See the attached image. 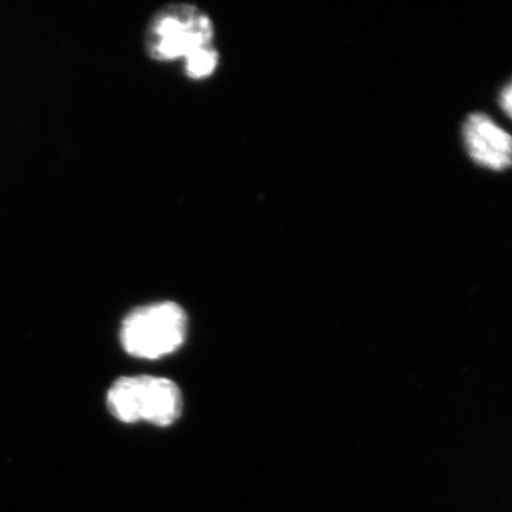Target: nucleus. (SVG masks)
Returning a JSON list of instances; mask_svg holds the SVG:
<instances>
[{"mask_svg":"<svg viewBox=\"0 0 512 512\" xmlns=\"http://www.w3.org/2000/svg\"><path fill=\"white\" fill-rule=\"evenodd\" d=\"M184 73L188 79L204 80L211 77L220 64V53L215 46L202 47L195 50L183 60Z\"/></svg>","mask_w":512,"mask_h":512,"instance_id":"nucleus-5","label":"nucleus"},{"mask_svg":"<svg viewBox=\"0 0 512 512\" xmlns=\"http://www.w3.org/2000/svg\"><path fill=\"white\" fill-rule=\"evenodd\" d=\"M187 330V313L178 303H150L124 318L120 342L128 355L156 360L180 349Z\"/></svg>","mask_w":512,"mask_h":512,"instance_id":"nucleus-2","label":"nucleus"},{"mask_svg":"<svg viewBox=\"0 0 512 512\" xmlns=\"http://www.w3.org/2000/svg\"><path fill=\"white\" fill-rule=\"evenodd\" d=\"M500 106L505 111V114L512 119V80L501 92Z\"/></svg>","mask_w":512,"mask_h":512,"instance_id":"nucleus-6","label":"nucleus"},{"mask_svg":"<svg viewBox=\"0 0 512 512\" xmlns=\"http://www.w3.org/2000/svg\"><path fill=\"white\" fill-rule=\"evenodd\" d=\"M107 406L124 423L147 421L167 427L180 419L183 396L177 384L164 377H121L107 394Z\"/></svg>","mask_w":512,"mask_h":512,"instance_id":"nucleus-1","label":"nucleus"},{"mask_svg":"<svg viewBox=\"0 0 512 512\" xmlns=\"http://www.w3.org/2000/svg\"><path fill=\"white\" fill-rule=\"evenodd\" d=\"M215 29L210 16L197 6L174 3L158 10L146 33L150 59L160 63L184 60L195 50L214 45Z\"/></svg>","mask_w":512,"mask_h":512,"instance_id":"nucleus-3","label":"nucleus"},{"mask_svg":"<svg viewBox=\"0 0 512 512\" xmlns=\"http://www.w3.org/2000/svg\"><path fill=\"white\" fill-rule=\"evenodd\" d=\"M464 146L474 163L493 171L512 167V136L487 114L473 113L463 126Z\"/></svg>","mask_w":512,"mask_h":512,"instance_id":"nucleus-4","label":"nucleus"}]
</instances>
